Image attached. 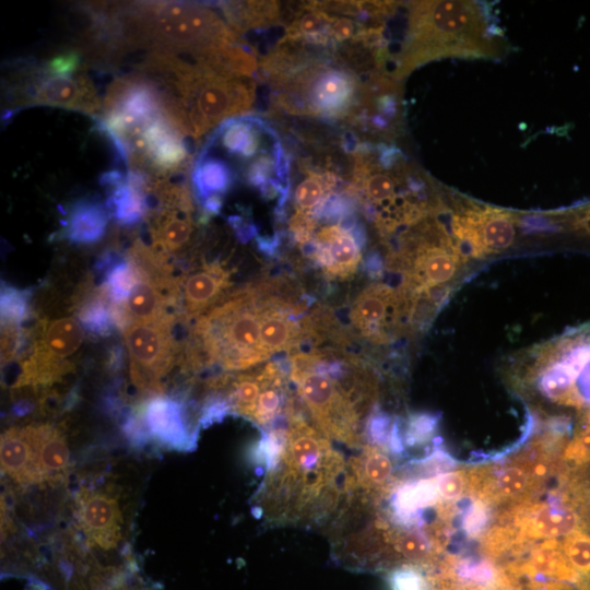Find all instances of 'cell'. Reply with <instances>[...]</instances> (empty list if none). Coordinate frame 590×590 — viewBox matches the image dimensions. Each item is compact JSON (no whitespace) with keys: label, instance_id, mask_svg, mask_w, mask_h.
<instances>
[{"label":"cell","instance_id":"d590c367","mask_svg":"<svg viewBox=\"0 0 590 590\" xmlns=\"http://www.w3.org/2000/svg\"><path fill=\"white\" fill-rule=\"evenodd\" d=\"M463 575L476 582H488L493 579L492 569L486 564L467 567Z\"/></svg>","mask_w":590,"mask_h":590},{"label":"cell","instance_id":"4dcf8cb0","mask_svg":"<svg viewBox=\"0 0 590 590\" xmlns=\"http://www.w3.org/2000/svg\"><path fill=\"white\" fill-rule=\"evenodd\" d=\"M80 63V56L74 51H68L48 60L45 66V73L50 76H72L79 69Z\"/></svg>","mask_w":590,"mask_h":590},{"label":"cell","instance_id":"8992f818","mask_svg":"<svg viewBox=\"0 0 590 590\" xmlns=\"http://www.w3.org/2000/svg\"><path fill=\"white\" fill-rule=\"evenodd\" d=\"M170 70L179 94L172 111L182 133L199 138L224 120L247 114L255 103L257 84L252 78L178 59Z\"/></svg>","mask_w":590,"mask_h":590},{"label":"cell","instance_id":"d6986e66","mask_svg":"<svg viewBox=\"0 0 590 590\" xmlns=\"http://www.w3.org/2000/svg\"><path fill=\"white\" fill-rule=\"evenodd\" d=\"M192 211L160 206L151 216V247L169 257L186 246L194 231Z\"/></svg>","mask_w":590,"mask_h":590},{"label":"cell","instance_id":"836d02e7","mask_svg":"<svg viewBox=\"0 0 590 590\" xmlns=\"http://www.w3.org/2000/svg\"><path fill=\"white\" fill-rule=\"evenodd\" d=\"M439 496L451 499L458 497L463 491V479L460 473L448 472L435 477Z\"/></svg>","mask_w":590,"mask_h":590},{"label":"cell","instance_id":"83f0119b","mask_svg":"<svg viewBox=\"0 0 590 590\" xmlns=\"http://www.w3.org/2000/svg\"><path fill=\"white\" fill-rule=\"evenodd\" d=\"M564 548L568 563L579 575L590 574V534L585 532L569 534Z\"/></svg>","mask_w":590,"mask_h":590},{"label":"cell","instance_id":"5bb4252c","mask_svg":"<svg viewBox=\"0 0 590 590\" xmlns=\"http://www.w3.org/2000/svg\"><path fill=\"white\" fill-rule=\"evenodd\" d=\"M78 517L86 538L103 550L121 539L122 516L117 499L103 492H84L78 498Z\"/></svg>","mask_w":590,"mask_h":590},{"label":"cell","instance_id":"603a6c76","mask_svg":"<svg viewBox=\"0 0 590 590\" xmlns=\"http://www.w3.org/2000/svg\"><path fill=\"white\" fill-rule=\"evenodd\" d=\"M107 223V209L93 200H79L66 222V237L75 244H93L104 236Z\"/></svg>","mask_w":590,"mask_h":590},{"label":"cell","instance_id":"8fae6325","mask_svg":"<svg viewBox=\"0 0 590 590\" xmlns=\"http://www.w3.org/2000/svg\"><path fill=\"white\" fill-rule=\"evenodd\" d=\"M349 318L355 335L374 344L388 343L393 333L409 329L398 290L384 283L365 287L355 297Z\"/></svg>","mask_w":590,"mask_h":590},{"label":"cell","instance_id":"484cf974","mask_svg":"<svg viewBox=\"0 0 590 590\" xmlns=\"http://www.w3.org/2000/svg\"><path fill=\"white\" fill-rule=\"evenodd\" d=\"M578 526V515L567 506H545L532 518L533 530L545 538L571 534Z\"/></svg>","mask_w":590,"mask_h":590},{"label":"cell","instance_id":"ba28073f","mask_svg":"<svg viewBox=\"0 0 590 590\" xmlns=\"http://www.w3.org/2000/svg\"><path fill=\"white\" fill-rule=\"evenodd\" d=\"M177 316L150 322H133L122 330L132 384L144 394L162 393L163 378L179 359L180 347L174 337Z\"/></svg>","mask_w":590,"mask_h":590},{"label":"cell","instance_id":"8d00e7d4","mask_svg":"<svg viewBox=\"0 0 590 590\" xmlns=\"http://www.w3.org/2000/svg\"><path fill=\"white\" fill-rule=\"evenodd\" d=\"M550 472V465L547 461H538L532 464L530 469V475L535 479H543Z\"/></svg>","mask_w":590,"mask_h":590},{"label":"cell","instance_id":"44dd1931","mask_svg":"<svg viewBox=\"0 0 590 590\" xmlns=\"http://www.w3.org/2000/svg\"><path fill=\"white\" fill-rule=\"evenodd\" d=\"M298 169L303 178L296 184L293 191L294 213L291 216H307L331 192L340 188V179L331 170L316 169L303 162H299Z\"/></svg>","mask_w":590,"mask_h":590},{"label":"cell","instance_id":"74e56055","mask_svg":"<svg viewBox=\"0 0 590 590\" xmlns=\"http://www.w3.org/2000/svg\"><path fill=\"white\" fill-rule=\"evenodd\" d=\"M470 590H489V589L484 588V587H477V586H475V587L470 588Z\"/></svg>","mask_w":590,"mask_h":590},{"label":"cell","instance_id":"f546056e","mask_svg":"<svg viewBox=\"0 0 590 590\" xmlns=\"http://www.w3.org/2000/svg\"><path fill=\"white\" fill-rule=\"evenodd\" d=\"M528 474L519 468L510 467L503 470L497 477L498 491L505 496L521 493L528 484Z\"/></svg>","mask_w":590,"mask_h":590},{"label":"cell","instance_id":"9a60e30c","mask_svg":"<svg viewBox=\"0 0 590 590\" xmlns=\"http://www.w3.org/2000/svg\"><path fill=\"white\" fill-rule=\"evenodd\" d=\"M140 417L142 426L162 442L178 449H187L194 444L184 405L174 399L155 396L146 401Z\"/></svg>","mask_w":590,"mask_h":590},{"label":"cell","instance_id":"52a82bcc","mask_svg":"<svg viewBox=\"0 0 590 590\" xmlns=\"http://www.w3.org/2000/svg\"><path fill=\"white\" fill-rule=\"evenodd\" d=\"M480 17L470 2L416 1L409 4L408 34L394 72L401 78L415 67L451 51V43L479 31Z\"/></svg>","mask_w":590,"mask_h":590},{"label":"cell","instance_id":"30bf717a","mask_svg":"<svg viewBox=\"0 0 590 590\" xmlns=\"http://www.w3.org/2000/svg\"><path fill=\"white\" fill-rule=\"evenodd\" d=\"M311 234L300 247L330 279L346 280L354 275L361 260L363 233L349 217L310 219Z\"/></svg>","mask_w":590,"mask_h":590},{"label":"cell","instance_id":"2e32d148","mask_svg":"<svg viewBox=\"0 0 590 590\" xmlns=\"http://www.w3.org/2000/svg\"><path fill=\"white\" fill-rule=\"evenodd\" d=\"M392 471L389 456L378 446L366 444L346 460L344 493H377L390 480Z\"/></svg>","mask_w":590,"mask_h":590},{"label":"cell","instance_id":"4316f807","mask_svg":"<svg viewBox=\"0 0 590 590\" xmlns=\"http://www.w3.org/2000/svg\"><path fill=\"white\" fill-rule=\"evenodd\" d=\"M1 326L22 328V323L31 318V291L10 285L1 286Z\"/></svg>","mask_w":590,"mask_h":590},{"label":"cell","instance_id":"6da1fadb","mask_svg":"<svg viewBox=\"0 0 590 590\" xmlns=\"http://www.w3.org/2000/svg\"><path fill=\"white\" fill-rule=\"evenodd\" d=\"M255 453L266 468L259 515L275 526L326 527L343 497L346 460L296 402L285 425L263 433Z\"/></svg>","mask_w":590,"mask_h":590},{"label":"cell","instance_id":"7a4b0ae2","mask_svg":"<svg viewBox=\"0 0 590 590\" xmlns=\"http://www.w3.org/2000/svg\"><path fill=\"white\" fill-rule=\"evenodd\" d=\"M330 329L309 333L286 353L290 381L312 423L331 440L362 448L367 424L375 411L377 380L371 367L344 350L346 339Z\"/></svg>","mask_w":590,"mask_h":590},{"label":"cell","instance_id":"9c48e42d","mask_svg":"<svg viewBox=\"0 0 590 590\" xmlns=\"http://www.w3.org/2000/svg\"><path fill=\"white\" fill-rule=\"evenodd\" d=\"M83 341L82 326L73 317L39 321L30 353L21 364L23 379L34 387L60 380L72 369L69 361Z\"/></svg>","mask_w":590,"mask_h":590},{"label":"cell","instance_id":"cb8c5ba5","mask_svg":"<svg viewBox=\"0 0 590 590\" xmlns=\"http://www.w3.org/2000/svg\"><path fill=\"white\" fill-rule=\"evenodd\" d=\"M438 496L435 479L406 481L392 493V515L401 524L411 523L421 510L433 506Z\"/></svg>","mask_w":590,"mask_h":590},{"label":"cell","instance_id":"3957f363","mask_svg":"<svg viewBox=\"0 0 590 590\" xmlns=\"http://www.w3.org/2000/svg\"><path fill=\"white\" fill-rule=\"evenodd\" d=\"M273 90V103L285 114L328 122H359L368 92L353 63L339 56L312 55L298 42L282 39L260 61Z\"/></svg>","mask_w":590,"mask_h":590},{"label":"cell","instance_id":"7402d4cb","mask_svg":"<svg viewBox=\"0 0 590 590\" xmlns=\"http://www.w3.org/2000/svg\"><path fill=\"white\" fill-rule=\"evenodd\" d=\"M146 180L144 174L131 170L126 181L114 187L106 204L115 220L122 225H134L146 214Z\"/></svg>","mask_w":590,"mask_h":590},{"label":"cell","instance_id":"1f68e13d","mask_svg":"<svg viewBox=\"0 0 590 590\" xmlns=\"http://www.w3.org/2000/svg\"><path fill=\"white\" fill-rule=\"evenodd\" d=\"M435 427V418L426 414L413 415L409 420L406 442L415 445L426 440Z\"/></svg>","mask_w":590,"mask_h":590},{"label":"cell","instance_id":"277c9868","mask_svg":"<svg viewBox=\"0 0 590 590\" xmlns=\"http://www.w3.org/2000/svg\"><path fill=\"white\" fill-rule=\"evenodd\" d=\"M275 276H264L225 295L194 320L181 353L185 370L217 366L246 370L267 362L261 347L263 314Z\"/></svg>","mask_w":590,"mask_h":590},{"label":"cell","instance_id":"ac0fdd59","mask_svg":"<svg viewBox=\"0 0 590 590\" xmlns=\"http://www.w3.org/2000/svg\"><path fill=\"white\" fill-rule=\"evenodd\" d=\"M33 98L37 103L71 109L95 110L99 104L86 78L50 76L40 79L33 87Z\"/></svg>","mask_w":590,"mask_h":590},{"label":"cell","instance_id":"4fadbf2b","mask_svg":"<svg viewBox=\"0 0 590 590\" xmlns=\"http://www.w3.org/2000/svg\"><path fill=\"white\" fill-rule=\"evenodd\" d=\"M232 273L231 269L215 260L181 276L179 320H196L219 303L232 285Z\"/></svg>","mask_w":590,"mask_h":590},{"label":"cell","instance_id":"d4e9b609","mask_svg":"<svg viewBox=\"0 0 590 590\" xmlns=\"http://www.w3.org/2000/svg\"><path fill=\"white\" fill-rule=\"evenodd\" d=\"M75 308L79 322L86 331L107 337L117 329L111 302L102 285L83 290L75 303Z\"/></svg>","mask_w":590,"mask_h":590},{"label":"cell","instance_id":"e575fe53","mask_svg":"<svg viewBox=\"0 0 590 590\" xmlns=\"http://www.w3.org/2000/svg\"><path fill=\"white\" fill-rule=\"evenodd\" d=\"M487 520V511L481 504H474L464 517V529L471 534L482 530Z\"/></svg>","mask_w":590,"mask_h":590},{"label":"cell","instance_id":"f1b7e54d","mask_svg":"<svg viewBox=\"0 0 590 590\" xmlns=\"http://www.w3.org/2000/svg\"><path fill=\"white\" fill-rule=\"evenodd\" d=\"M391 590H427L424 576L414 567L401 566L389 576Z\"/></svg>","mask_w":590,"mask_h":590},{"label":"cell","instance_id":"7c38bea8","mask_svg":"<svg viewBox=\"0 0 590 590\" xmlns=\"http://www.w3.org/2000/svg\"><path fill=\"white\" fill-rule=\"evenodd\" d=\"M452 234L468 245L471 255L483 257L507 249L514 243L515 221L496 209H470L453 215Z\"/></svg>","mask_w":590,"mask_h":590},{"label":"cell","instance_id":"d6a6232c","mask_svg":"<svg viewBox=\"0 0 590 590\" xmlns=\"http://www.w3.org/2000/svg\"><path fill=\"white\" fill-rule=\"evenodd\" d=\"M565 457L578 463L590 460V428L582 429L567 446Z\"/></svg>","mask_w":590,"mask_h":590},{"label":"cell","instance_id":"e0dca14e","mask_svg":"<svg viewBox=\"0 0 590 590\" xmlns=\"http://www.w3.org/2000/svg\"><path fill=\"white\" fill-rule=\"evenodd\" d=\"M1 470L19 484L39 483L31 425L11 427L1 436Z\"/></svg>","mask_w":590,"mask_h":590},{"label":"cell","instance_id":"ffe728a7","mask_svg":"<svg viewBox=\"0 0 590 590\" xmlns=\"http://www.w3.org/2000/svg\"><path fill=\"white\" fill-rule=\"evenodd\" d=\"M39 482L56 480L66 472L70 450L62 433L49 424H31Z\"/></svg>","mask_w":590,"mask_h":590},{"label":"cell","instance_id":"5b68a950","mask_svg":"<svg viewBox=\"0 0 590 590\" xmlns=\"http://www.w3.org/2000/svg\"><path fill=\"white\" fill-rule=\"evenodd\" d=\"M346 190L381 236L409 228L434 212L425 181L413 174L401 152L386 144L356 143Z\"/></svg>","mask_w":590,"mask_h":590}]
</instances>
